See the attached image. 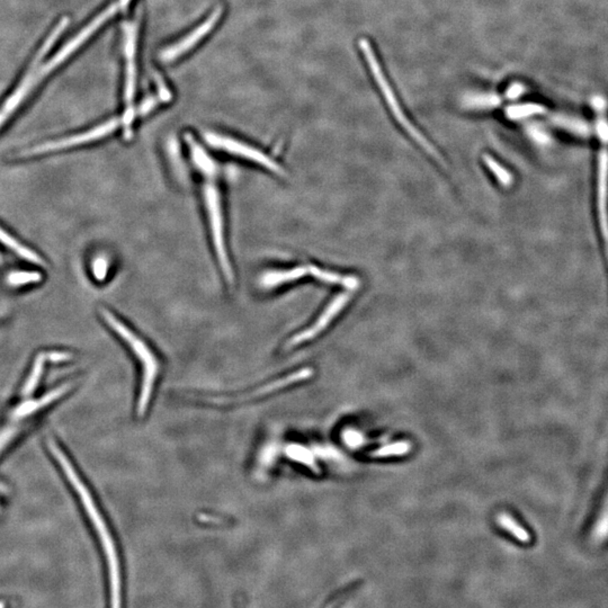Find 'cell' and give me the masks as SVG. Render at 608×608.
Wrapping results in <instances>:
<instances>
[{"label": "cell", "instance_id": "cell-5", "mask_svg": "<svg viewBox=\"0 0 608 608\" xmlns=\"http://www.w3.org/2000/svg\"><path fill=\"white\" fill-rule=\"evenodd\" d=\"M204 139L213 148L226 151V153L241 157V158L255 161L256 164L272 170L275 174H284L283 168L276 161L266 156L262 151L258 150L256 148L250 147L247 143L232 139V138L223 137L221 134L214 133V132H205Z\"/></svg>", "mask_w": 608, "mask_h": 608}, {"label": "cell", "instance_id": "cell-22", "mask_svg": "<svg viewBox=\"0 0 608 608\" xmlns=\"http://www.w3.org/2000/svg\"><path fill=\"white\" fill-rule=\"evenodd\" d=\"M42 370H43V358L40 356L36 360L35 364H34L33 371L31 373L30 379H28V382L25 385V394H30V393L33 392L34 389L38 385V381H40V377H41Z\"/></svg>", "mask_w": 608, "mask_h": 608}, {"label": "cell", "instance_id": "cell-6", "mask_svg": "<svg viewBox=\"0 0 608 608\" xmlns=\"http://www.w3.org/2000/svg\"><path fill=\"white\" fill-rule=\"evenodd\" d=\"M120 124V121L116 118L107 121L101 126H96L93 130L84 132L82 134H77L74 137L67 138V139L57 140V141L49 142L45 145H38L28 151V155H41V153H49V151L59 150V149H66V148L74 147V145H82L86 142L94 141V140L101 139L105 137L107 134L112 133L115 128H118Z\"/></svg>", "mask_w": 608, "mask_h": 608}, {"label": "cell", "instance_id": "cell-26", "mask_svg": "<svg viewBox=\"0 0 608 608\" xmlns=\"http://www.w3.org/2000/svg\"><path fill=\"white\" fill-rule=\"evenodd\" d=\"M156 99H148L147 101H145V103L140 106L139 112L140 114H147L150 109H153V106L156 105Z\"/></svg>", "mask_w": 608, "mask_h": 608}, {"label": "cell", "instance_id": "cell-10", "mask_svg": "<svg viewBox=\"0 0 608 608\" xmlns=\"http://www.w3.org/2000/svg\"><path fill=\"white\" fill-rule=\"evenodd\" d=\"M136 41H137V28L134 24H128L126 28V55L128 59V67H126V103L131 104L134 96V87H136V63H134V55H136Z\"/></svg>", "mask_w": 608, "mask_h": 608}, {"label": "cell", "instance_id": "cell-14", "mask_svg": "<svg viewBox=\"0 0 608 608\" xmlns=\"http://www.w3.org/2000/svg\"><path fill=\"white\" fill-rule=\"evenodd\" d=\"M0 241L4 243V245H7L9 248H11V250L15 251L17 255L24 258V260H28V262H34V264L38 265H43V260L38 257V255L34 251L31 250V249L26 248L24 245H21L18 241H15L14 238L11 237V235H9L7 232L4 231L1 228H0Z\"/></svg>", "mask_w": 608, "mask_h": 608}, {"label": "cell", "instance_id": "cell-9", "mask_svg": "<svg viewBox=\"0 0 608 608\" xmlns=\"http://www.w3.org/2000/svg\"><path fill=\"white\" fill-rule=\"evenodd\" d=\"M349 299H350L349 293H341V294H339L338 297H336L335 300L331 301V304L327 306L324 314L319 316V319L314 322V326L295 335L289 341V346H297V345L303 344L306 341H311L312 338L319 335L322 331H325L326 328L329 326V324L335 319L336 316L345 308V306L348 303Z\"/></svg>", "mask_w": 608, "mask_h": 608}, {"label": "cell", "instance_id": "cell-16", "mask_svg": "<svg viewBox=\"0 0 608 608\" xmlns=\"http://www.w3.org/2000/svg\"><path fill=\"white\" fill-rule=\"evenodd\" d=\"M544 112H546V109L541 105L524 104L508 107L506 114L510 120H521V118H529V116L543 114Z\"/></svg>", "mask_w": 608, "mask_h": 608}, {"label": "cell", "instance_id": "cell-15", "mask_svg": "<svg viewBox=\"0 0 608 608\" xmlns=\"http://www.w3.org/2000/svg\"><path fill=\"white\" fill-rule=\"evenodd\" d=\"M502 103L499 96L494 94H475L464 99V105L470 109H491L499 106Z\"/></svg>", "mask_w": 608, "mask_h": 608}, {"label": "cell", "instance_id": "cell-1", "mask_svg": "<svg viewBox=\"0 0 608 608\" xmlns=\"http://www.w3.org/2000/svg\"><path fill=\"white\" fill-rule=\"evenodd\" d=\"M101 316L107 322V325H109V327L112 328L113 331L118 333L123 341H126L128 347L132 349L133 354L139 358L143 374H142L141 390H140L139 401H138V414H139L140 417H143L149 404H150L153 387H155L157 377H158V360H157L156 355L153 354V350L148 347L145 341L138 337L130 328L126 327L112 312H109L106 309H103Z\"/></svg>", "mask_w": 608, "mask_h": 608}, {"label": "cell", "instance_id": "cell-24", "mask_svg": "<svg viewBox=\"0 0 608 608\" xmlns=\"http://www.w3.org/2000/svg\"><path fill=\"white\" fill-rule=\"evenodd\" d=\"M107 264L106 258L104 257H96L93 262V273L97 281H104L107 275Z\"/></svg>", "mask_w": 608, "mask_h": 608}, {"label": "cell", "instance_id": "cell-3", "mask_svg": "<svg viewBox=\"0 0 608 608\" xmlns=\"http://www.w3.org/2000/svg\"><path fill=\"white\" fill-rule=\"evenodd\" d=\"M205 203L208 209L209 220H210L211 231H212L213 243L216 247L219 264L221 266L222 272L229 283L233 282V272L230 264L229 256L226 253V241H224L223 218H222L221 199L216 185L209 184L204 187Z\"/></svg>", "mask_w": 608, "mask_h": 608}, {"label": "cell", "instance_id": "cell-20", "mask_svg": "<svg viewBox=\"0 0 608 608\" xmlns=\"http://www.w3.org/2000/svg\"><path fill=\"white\" fill-rule=\"evenodd\" d=\"M551 121L556 126L565 128L567 131L577 134H587V126L575 118L563 116V115H553Z\"/></svg>", "mask_w": 608, "mask_h": 608}, {"label": "cell", "instance_id": "cell-18", "mask_svg": "<svg viewBox=\"0 0 608 608\" xmlns=\"http://www.w3.org/2000/svg\"><path fill=\"white\" fill-rule=\"evenodd\" d=\"M498 524H499L502 529H507L510 534H513L521 542H529V533L523 527L519 526V523L515 519H512L507 514L502 513L498 516Z\"/></svg>", "mask_w": 608, "mask_h": 608}, {"label": "cell", "instance_id": "cell-7", "mask_svg": "<svg viewBox=\"0 0 608 608\" xmlns=\"http://www.w3.org/2000/svg\"><path fill=\"white\" fill-rule=\"evenodd\" d=\"M221 15L222 6H218L213 11L212 14L209 16V18L204 23L199 25V28H195L191 34H189V35L183 38L182 41L178 42V43L174 44L172 47L165 49L161 52V60L165 61V62H170V61L176 60L180 55H183L184 53L187 52L189 50L193 49L195 47V44L199 43L206 34L210 33L212 28H214V25L219 22V19H220Z\"/></svg>", "mask_w": 608, "mask_h": 608}, {"label": "cell", "instance_id": "cell-25", "mask_svg": "<svg viewBox=\"0 0 608 608\" xmlns=\"http://www.w3.org/2000/svg\"><path fill=\"white\" fill-rule=\"evenodd\" d=\"M524 93H525V87L521 84L516 82V84L508 88L506 96H507L508 99H519V96L523 95Z\"/></svg>", "mask_w": 608, "mask_h": 608}, {"label": "cell", "instance_id": "cell-23", "mask_svg": "<svg viewBox=\"0 0 608 608\" xmlns=\"http://www.w3.org/2000/svg\"><path fill=\"white\" fill-rule=\"evenodd\" d=\"M608 535V500L607 504H606L605 508H604L603 512H602V515H600L599 519H598L597 524H596V527L594 529V538L596 540H603Z\"/></svg>", "mask_w": 608, "mask_h": 608}, {"label": "cell", "instance_id": "cell-4", "mask_svg": "<svg viewBox=\"0 0 608 608\" xmlns=\"http://www.w3.org/2000/svg\"><path fill=\"white\" fill-rule=\"evenodd\" d=\"M312 375H314L312 368H302L300 371L293 372L287 377H281V379L267 383L262 387H257V389L248 391V392L241 393L237 396H216L209 397V398L205 397L204 401L206 404H216H216L218 406H226V404L229 406V404H243V402H248V401L256 400V399L267 396L270 393L277 392V391L285 389L289 385L310 379Z\"/></svg>", "mask_w": 608, "mask_h": 608}, {"label": "cell", "instance_id": "cell-11", "mask_svg": "<svg viewBox=\"0 0 608 608\" xmlns=\"http://www.w3.org/2000/svg\"><path fill=\"white\" fill-rule=\"evenodd\" d=\"M308 274L306 266L291 268V270H280V272H268L262 277V287H275L283 284L292 283L300 280Z\"/></svg>", "mask_w": 608, "mask_h": 608}, {"label": "cell", "instance_id": "cell-19", "mask_svg": "<svg viewBox=\"0 0 608 608\" xmlns=\"http://www.w3.org/2000/svg\"><path fill=\"white\" fill-rule=\"evenodd\" d=\"M483 161H485V164L488 166L489 170H491V172L496 176L497 179L499 180V183L502 184V186H510L512 183H513V177H512V175L509 174L507 170H504V167L502 165L498 164L496 160H494L492 157L489 156V155H483L482 157Z\"/></svg>", "mask_w": 608, "mask_h": 608}, {"label": "cell", "instance_id": "cell-2", "mask_svg": "<svg viewBox=\"0 0 608 608\" xmlns=\"http://www.w3.org/2000/svg\"><path fill=\"white\" fill-rule=\"evenodd\" d=\"M360 48L363 51L364 57H365L368 67L371 69L374 79L377 82L381 92H382V95L385 96L387 105L390 106L391 112L394 115V118L398 120L401 126L409 133L410 137L418 142V145H421L431 156L434 157L437 160L442 161V157L439 156L436 149L433 147V145H431V142L426 139L423 134L420 133L417 128L412 126L410 121L407 118L404 111H402L400 104H399L396 95H394L392 87H391L390 84H389L387 78H385V74H383L382 68L380 66V62L377 61V57H375V53H374L373 49H372L371 43L366 38H362L360 41Z\"/></svg>", "mask_w": 608, "mask_h": 608}, {"label": "cell", "instance_id": "cell-13", "mask_svg": "<svg viewBox=\"0 0 608 608\" xmlns=\"http://www.w3.org/2000/svg\"><path fill=\"white\" fill-rule=\"evenodd\" d=\"M186 141H187L189 148H191L192 159H193L195 166L203 174L208 175V176L214 174L216 170V164L208 156V153H205L204 149L201 145H197V142L194 141L193 138L189 136V134L186 136Z\"/></svg>", "mask_w": 608, "mask_h": 608}, {"label": "cell", "instance_id": "cell-28", "mask_svg": "<svg viewBox=\"0 0 608 608\" xmlns=\"http://www.w3.org/2000/svg\"><path fill=\"white\" fill-rule=\"evenodd\" d=\"M0 262H1V257H0Z\"/></svg>", "mask_w": 608, "mask_h": 608}, {"label": "cell", "instance_id": "cell-17", "mask_svg": "<svg viewBox=\"0 0 608 608\" xmlns=\"http://www.w3.org/2000/svg\"><path fill=\"white\" fill-rule=\"evenodd\" d=\"M411 451V444L408 442L393 443L371 453L372 458H389V456L406 455Z\"/></svg>", "mask_w": 608, "mask_h": 608}, {"label": "cell", "instance_id": "cell-21", "mask_svg": "<svg viewBox=\"0 0 608 608\" xmlns=\"http://www.w3.org/2000/svg\"><path fill=\"white\" fill-rule=\"evenodd\" d=\"M42 280V275L38 272H14L9 276V283L13 287H19L24 284L36 283Z\"/></svg>", "mask_w": 608, "mask_h": 608}, {"label": "cell", "instance_id": "cell-12", "mask_svg": "<svg viewBox=\"0 0 608 608\" xmlns=\"http://www.w3.org/2000/svg\"><path fill=\"white\" fill-rule=\"evenodd\" d=\"M308 273L311 274L314 278L319 280V281L329 284H338V285H343V287H347L348 289H352V291L358 289L360 285V282L358 281V277L331 273V272L321 270V268L316 267V266H308Z\"/></svg>", "mask_w": 608, "mask_h": 608}, {"label": "cell", "instance_id": "cell-27", "mask_svg": "<svg viewBox=\"0 0 608 608\" xmlns=\"http://www.w3.org/2000/svg\"><path fill=\"white\" fill-rule=\"evenodd\" d=\"M130 1H131V0H120L121 7H122V9H126Z\"/></svg>", "mask_w": 608, "mask_h": 608}, {"label": "cell", "instance_id": "cell-8", "mask_svg": "<svg viewBox=\"0 0 608 608\" xmlns=\"http://www.w3.org/2000/svg\"><path fill=\"white\" fill-rule=\"evenodd\" d=\"M597 212L600 231L605 241L608 256V150H600L598 157Z\"/></svg>", "mask_w": 608, "mask_h": 608}]
</instances>
